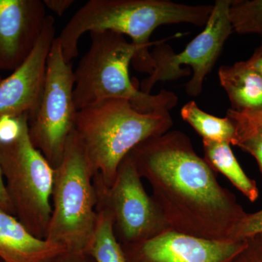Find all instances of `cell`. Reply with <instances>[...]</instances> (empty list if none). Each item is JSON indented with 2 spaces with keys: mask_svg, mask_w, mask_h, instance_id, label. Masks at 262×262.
Returning <instances> with one entry per match:
<instances>
[{
  "mask_svg": "<svg viewBox=\"0 0 262 262\" xmlns=\"http://www.w3.org/2000/svg\"><path fill=\"white\" fill-rule=\"evenodd\" d=\"M203 146L204 160L215 173L223 174L251 203L257 201L259 196L257 184L241 168L230 144L203 140Z\"/></svg>",
  "mask_w": 262,
  "mask_h": 262,
  "instance_id": "9a60e30c",
  "label": "cell"
},
{
  "mask_svg": "<svg viewBox=\"0 0 262 262\" xmlns=\"http://www.w3.org/2000/svg\"><path fill=\"white\" fill-rule=\"evenodd\" d=\"M218 75L230 108L239 113L262 110V77L247 61L222 66Z\"/></svg>",
  "mask_w": 262,
  "mask_h": 262,
  "instance_id": "5bb4252c",
  "label": "cell"
},
{
  "mask_svg": "<svg viewBox=\"0 0 262 262\" xmlns=\"http://www.w3.org/2000/svg\"><path fill=\"white\" fill-rule=\"evenodd\" d=\"M41 0H0V72L28 58L48 17Z\"/></svg>",
  "mask_w": 262,
  "mask_h": 262,
  "instance_id": "7c38bea8",
  "label": "cell"
},
{
  "mask_svg": "<svg viewBox=\"0 0 262 262\" xmlns=\"http://www.w3.org/2000/svg\"><path fill=\"white\" fill-rule=\"evenodd\" d=\"M229 18L234 32L262 37V0H232Z\"/></svg>",
  "mask_w": 262,
  "mask_h": 262,
  "instance_id": "ac0fdd59",
  "label": "cell"
},
{
  "mask_svg": "<svg viewBox=\"0 0 262 262\" xmlns=\"http://www.w3.org/2000/svg\"><path fill=\"white\" fill-rule=\"evenodd\" d=\"M181 117L203 138V140L234 145L235 128L227 116H213L203 111L195 101H191L183 106Z\"/></svg>",
  "mask_w": 262,
  "mask_h": 262,
  "instance_id": "2e32d148",
  "label": "cell"
},
{
  "mask_svg": "<svg viewBox=\"0 0 262 262\" xmlns=\"http://www.w3.org/2000/svg\"><path fill=\"white\" fill-rule=\"evenodd\" d=\"M0 162L15 216L35 237L45 239L51 220L54 168L33 145L28 119L14 141L0 144Z\"/></svg>",
  "mask_w": 262,
  "mask_h": 262,
  "instance_id": "8992f818",
  "label": "cell"
},
{
  "mask_svg": "<svg viewBox=\"0 0 262 262\" xmlns=\"http://www.w3.org/2000/svg\"><path fill=\"white\" fill-rule=\"evenodd\" d=\"M0 208H3L10 214L14 215V211L7 192L3 170H2L1 162H0Z\"/></svg>",
  "mask_w": 262,
  "mask_h": 262,
  "instance_id": "d4e9b609",
  "label": "cell"
},
{
  "mask_svg": "<svg viewBox=\"0 0 262 262\" xmlns=\"http://www.w3.org/2000/svg\"><path fill=\"white\" fill-rule=\"evenodd\" d=\"M54 262H96L92 256L86 253L67 252L61 255Z\"/></svg>",
  "mask_w": 262,
  "mask_h": 262,
  "instance_id": "484cf974",
  "label": "cell"
},
{
  "mask_svg": "<svg viewBox=\"0 0 262 262\" xmlns=\"http://www.w3.org/2000/svg\"><path fill=\"white\" fill-rule=\"evenodd\" d=\"M0 262H4L3 261V260L1 259V258H0Z\"/></svg>",
  "mask_w": 262,
  "mask_h": 262,
  "instance_id": "f1b7e54d",
  "label": "cell"
},
{
  "mask_svg": "<svg viewBox=\"0 0 262 262\" xmlns=\"http://www.w3.org/2000/svg\"><path fill=\"white\" fill-rule=\"evenodd\" d=\"M130 155L171 230L225 241L247 213L182 131L170 130L147 139Z\"/></svg>",
  "mask_w": 262,
  "mask_h": 262,
  "instance_id": "6da1fadb",
  "label": "cell"
},
{
  "mask_svg": "<svg viewBox=\"0 0 262 262\" xmlns=\"http://www.w3.org/2000/svg\"><path fill=\"white\" fill-rule=\"evenodd\" d=\"M262 234V209L246 213L234 226L229 234V239L243 241Z\"/></svg>",
  "mask_w": 262,
  "mask_h": 262,
  "instance_id": "ffe728a7",
  "label": "cell"
},
{
  "mask_svg": "<svg viewBox=\"0 0 262 262\" xmlns=\"http://www.w3.org/2000/svg\"><path fill=\"white\" fill-rule=\"evenodd\" d=\"M2 79H3V77H2L1 73H0V81L2 80Z\"/></svg>",
  "mask_w": 262,
  "mask_h": 262,
  "instance_id": "83f0119b",
  "label": "cell"
},
{
  "mask_svg": "<svg viewBox=\"0 0 262 262\" xmlns=\"http://www.w3.org/2000/svg\"><path fill=\"white\" fill-rule=\"evenodd\" d=\"M55 34V18L48 15L28 58L0 81V117L27 115L29 120L37 113L44 92L48 58Z\"/></svg>",
  "mask_w": 262,
  "mask_h": 262,
  "instance_id": "30bf717a",
  "label": "cell"
},
{
  "mask_svg": "<svg viewBox=\"0 0 262 262\" xmlns=\"http://www.w3.org/2000/svg\"><path fill=\"white\" fill-rule=\"evenodd\" d=\"M238 147L252 155L257 162L262 177V133L250 136L238 144Z\"/></svg>",
  "mask_w": 262,
  "mask_h": 262,
  "instance_id": "603a6c76",
  "label": "cell"
},
{
  "mask_svg": "<svg viewBox=\"0 0 262 262\" xmlns=\"http://www.w3.org/2000/svg\"><path fill=\"white\" fill-rule=\"evenodd\" d=\"M96 211L111 215L119 244L127 245L153 238L170 229L152 196L148 194L130 153L117 170L111 187L95 174Z\"/></svg>",
  "mask_w": 262,
  "mask_h": 262,
  "instance_id": "ba28073f",
  "label": "cell"
},
{
  "mask_svg": "<svg viewBox=\"0 0 262 262\" xmlns=\"http://www.w3.org/2000/svg\"><path fill=\"white\" fill-rule=\"evenodd\" d=\"M97 222L89 254L96 262H125L121 245L115 237L111 215L104 211H96Z\"/></svg>",
  "mask_w": 262,
  "mask_h": 262,
  "instance_id": "e0dca14e",
  "label": "cell"
},
{
  "mask_svg": "<svg viewBox=\"0 0 262 262\" xmlns=\"http://www.w3.org/2000/svg\"><path fill=\"white\" fill-rule=\"evenodd\" d=\"M230 262H262V234L248 239L246 246Z\"/></svg>",
  "mask_w": 262,
  "mask_h": 262,
  "instance_id": "7402d4cb",
  "label": "cell"
},
{
  "mask_svg": "<svg viewBox=\"0 0 262 262\" xmlns=\"http://www.w3.org/2000/svg\"><path fill=\"white\" fill-rule=\"evenodd\" d=\"M74 86L72 63L65 61L56 37L48 56L40 105L34 117L28 120L33 145L53 168L61 163L69 136L75 130L77 110L74 101Z\"/></svg>",
  "mask_w": 262,
  "mask_h": 262,
  "instance_id": "9c48e42d",
  "label": "cell"
},
{
  "mask_svg": "<svg viewBox=\"0 0 262 262\" xmlns=\"http://www.w3.org/2000/svg\"><path fill=\"white\" fill-rule=\"evenodd\" d=\"M64 247L38 238L15 216L0 208V258L4 262H54Z\"/></svg>",
  "mask_w": 262,
  "mask_h": 262,
  "instance_id": "4fadbf2b",
  "label": "cell"
},
{
  "mask_svg": "<svg viewBox=\"0 0 262 262\" xmlns=\"http://www.w3.org/2000/svg\"><path fill=\"white\" fill-rule=\"evenodd\" d=\"M246 241H211L169 229L153 237L121 246L125 262H230Z\"/></svg>",
  "mask_w": 262,
  "mask_h": 262,
  "instance_id": "8fae6325",
  "label": "cell"
},
{
  "mask_svg": "<svg viewBox=\"0 0 262 262\" xmlns=\"http://www.w3.org/2000/svg\"><path fill=\"white\" fill-rule=\"evenodd\" d=\"M27 119H28L27 115L0 117V144H7L14 141L20 134L24 122Z\"/></svg>",
  "mask_w": 262,
  "mask_h": 262,
  "instance_id": "44dd1931",
  "label": "cell"
},
{
  "mask_svg": "<svg viewBox=\"0 0 262 262\" xmlns=\"http://www.w3.org/2000/svg\"><path fill=\"white\" fill-rule=\"evenodd\" d=\"M170 113H143L125 100L100 101L78 110L75 130L96 173L113 185L124 158L141 143L173 127Z\"/></svg>",
  "mask_w": 262,
  "mask_h": 262,
  "instance_id": "277c9868",
  "label": "cell"
},
{
  "mask_svg": "<svg viewBox=\"0 0 262 262\" xmlns=\"http://www.w3.org/2000/svg\"><path fill=\"white\" fill-rule=\"evenodd\" d=\"M91 46L74 71V101L78 110L106 100H125L143 113L166 114L178 103L171 91L142 92L133 83L129 67L139 48L119 33H90Z\"/></svg>",
  "mask_w": 262,
  "mask_h": 262,
  "instance_id": "3957f363",
  "label": "cell"
},
{
  "mask_svg": "<svg viewBox=\"0 0 262 262\" xmlns=\"http://www.w3.org/2000/svg\"><path fill=\"white\" fill-rule=\"evenodd\" d=\"M227 117L234 124L235 128V141L234 145L250 137L262 133V110L256 112L239 113L229 108Z\"/></svg>",
  "mask_w": 262,
  "mask_h": 262,
  "instance_id": "d6986e66",
  "label": "cell"
},
{
  "mask_svg": "<svg viewBox=\"0 0 262 262\" xmlns=\"http://www.w3.org/2000/svg\"><path fill=\"white\" fill-rule=\"evenodd\" d=\"M96 173L74 130L61 163L54 168L51 220L45 239L70 252L89 253L98 217Z\"/></svg>",
  "mask_w": 262,
  "mask_h": 262,
  "instance_id": "5b68a950",
  "label": "cell"
},
{
  "mask_svg": "<svg viewBox=\"0 0 262 262\" xmlns=\"http://www.w3.org/2000/svg\"><path fill=\"white\" fill-rule=\"evenodd\" d=\"M232 0H216L205 28L191 41L181 53H174L172 48L164 44L165 39L155 45L151 52L154 67L151 73L141 81L140 91L151 94L155 84L178 80L191 75L192 78L185 84L189 96H199L203 82L211 72L220 56L226 41L233 32L229 18V7Z\"/></svg>",
  "mask_w": 262,
  "mask_h": 262,
  "instance_id": "52a82bcc",
  "label": "cell"
},
{
  "mask_svg": "<svg viewBox=\"0 0 262 262\" xmlns=\"http://www.w3.org/2000/svg\"><path fill=\"white\" fill-rule=\"evenodd\" d=\"M247 61L262 77V37L259 47L255 51L252 56Z\"/></svg>",
  "mask_w": 262,
  "mask_h": 262,
  "instance_id": "4316f807",
  "label": "cell"
},
{
  "mask_svg": "<svg viewBox=\"0 0 262 262\" xmlns=\"http://www.w3.org/2000/svg\"><path fill=\"white\" fill-rule=\"evenodd\" d=\"M213 5H192L170 0H91L77 10L57 39L67 63L79 54L78 42L86 32L111 31L130 38L139 48L134 69L150 75L154 63L149 49L152 33L162 25L189 24L201 27L209 18Z\"/></svg>",
  "mask_w": 262,
  "mask_h": 262,
  "instance_id": "7a4b0ae2",
  "label": "cell"
},
{
  "mask_svg": "<svg viewBox=\"0 0 262 262\" xmlns=\"http://www.w3.org/2000/svg\"><path fill=\"white\" fill-rule=\"evenodd\" d=\"M45 7L56 15L61 16L75 3L74 0H43Z\"/></svg>",
  "mask_w": 262,
  "mask_h": 262,
  "instance_id": "cb8c5ba5",
  "label": "cell"
}]
</instances>
